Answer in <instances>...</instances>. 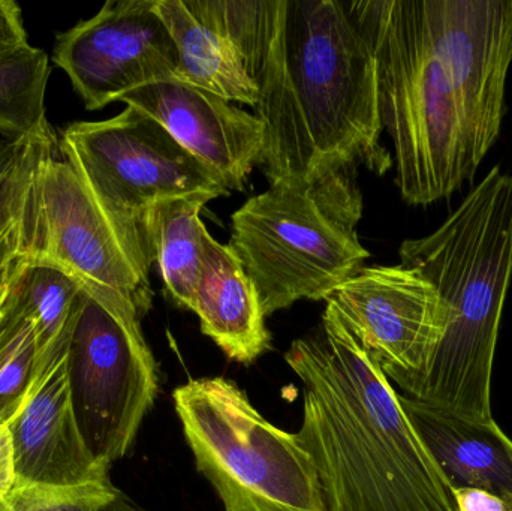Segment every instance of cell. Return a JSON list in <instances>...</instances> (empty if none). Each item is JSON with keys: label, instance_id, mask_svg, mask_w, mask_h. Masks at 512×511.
I'll return each instance as SVG.
<instances>
[{"label": "cell", "instance_id": "6da1fadb", "mask_svg": "<svg viewBox=\"0 0 512 511\" xmlns=\"http://www.w3.org/2000/svg\"><path fill=\"white\" fill-rule=\"evenodd\" d=\"M255 116L270 185H310L361 165L390 170L375 54L354 2L276 0Z\"/></svg>", "mask_w": 512, "mask_h": 511}, {"label": "cell", "instance_id": "7a4b0ae2", "mask_svg": "<svg viewBox=\"0 0 512 511\" xmlns=\"http://www.w3.org/2000/svg\"><path fill=\"white\" fill-rule=\"evenodd\" d=\"M304 387L297 432L324 511H457L399 392L333 306L285 353Z\"/></svg>", "mask_w": 512, "mask_h": 511}, {"label": "cell", "instance_id": "3957f363", "mask_svg": "<svg viewBox=\"0 0 512 511\" xmlns=\"http://www.w3.org/2000/svg\"><path fill=\"white\" fill-rule=\"evenodd\" d=\"M400 264L438 291L445 333L417 380L400 395L489 422L492 375L512 282V171L496 165L429 236L408 239Z\"/></svg>", "mask_w": 512, "mask_h": 511}, {"label": "cell", "instance_id": "277c9868", "mask_svg": "<svg viewBox=\"0 0 512 511\" xmlns=\"http://www.w3.org/2000/svg\"><path fill=\"white\" fill-rule=\"evenodd\" d=\"M372 42L382 128L406 203L429 206L474 179L468 140L424 0H355Z\"/></svg>", "mask_w": 512, "mask_h": 511}, {"label": "cell", "instance_id": "5b68a950", "mask_svg": "<svg viewBox=\"0 0 512 511\" xmlns=\"http://www.w3.org/2000/svg\"><path fill=\"white\" fill-rule=\"evenodd\" d=\"M363 197L357 171L310 185L271 183L231 218L230 248L254 282L265 317L301 299L324 300L360 272Z\"/></svg>", "mask_w": 512, "mask_h": 511}, {"label": "cell", "instance_id": "8992f818", "mask_svg": "<svg viewBox=\"0 0 512 511\" xmlns=\"http://www.w3.org/2000/svg\"><path fill=\"white\" fill-rule=\"evenodd\" d=\"M173 399L198 470L225 511H324L312 458L297 434L264 419L234 381L191 380Z\"/></svg>", "mask_w": 512, "mask_h": 511}, {"label": "cell", "instance_id": "52a82bcc", "mask_svg": "<svg viewBox=\"0 0 512 511\" xmlns=\"http://www.w3.org/2000/svg\"><path fill=\"white\" fill-rule=\"evenodd\" d=\"M57 147L123 236L152 260L147 218L156 204L230 194L224 180L161 123L129 105L111 119L72 123Z\"/></svg>", "mask_w": 512, "mask_h": 511}, {"label": "cell", "instance_id": "ba28073f", "mask_svg": "<svg viewBox=\"0 0 512 511\" xmlns=\"http://www.w3.org/2000/svg\"><path fill=\"white\" fill-rule=\"evenodd\" d=\"M141 315L81 291L66 350L69 396L90 455L110 470L128 455L159 392Z\"/></svg>", "mask_w": 512, "mask_h": 511}, {"label": "cell", "instance_id": "9c48e42d", "mask_svg": "<svg viewBox=\"0 0 512 511\" xmlns=\"http://www.w3.org/2000/svg\"><path fill=\"white\" fill-rule=\"evenodd\" d=\"M21 254L47 261L107 302L152 308L153 260L113 224L65 159L45 156L23 221Z\"/></svg>", "mask_w": 512, "mask_h": 511}, {"label": "cell", "instance_id": "30bf717a", "mask_svg": "<svg viewBox=\"0 0 512 511\" xmlns=\"http://www.w3.org/2000/svg\"><path fill=\"white\" fill-rule=\"evenodd\" d=\"M53 62L95 111L147 84L174 80L179 51L156 0H110L57 36Z\"/></svg>", "mask_w": 512, "mask_h": 511}, {"label": "cell", "instance_id": "8fae6325", "mask_svg": "<svg viewBox=\"0 0 512 511\" xmlns=\"http://www.w3.org/2000/svg\"><path fill=\"white\" fill-rule=\"evenodd\" d=\"M325 303L336 309L399 390L427 371L444 338L445 314L438 291L403 264L364 266Z\"/></svg>", "mask_w": 512, "mask_h": 511}, {"label": "cell", "instance_id": "7c38bea8", "mask_svg": "<svg viewBox=\"0 0 512 511\" xmlns=\"http://www.w3.org/2000/svg\"><path fill=\"white\" fill-rule=\"evenodd\" d=\"M459 105L472 165L501 135L512 63V0H424Z\"/></svg>", "mask_w": 512, "mask_h": 511}, {"label": "cell", "instance_id": "4fadbf2b", "mask_svg": "<svg viewBox=\"0 0 512 511\" xmlns=\"http://www.w3.org/2000/svg\"><path fill=\"white\" fill-rule=\"evenodd\" d=\"M276 0H156L179 51L174 80L255 105Z\"/></svg>", "mask_w": 512, "mask_h": 511}, {"label": "cell", "instance_id": "5bb4252c", "mask_svg": "<svg viewBox=\"0 0 512 511\" xmlns=\"http://www.w3.org/2000/svg\"><path fill=\"white\" fill-rule=\"evenodd\" d=\"M120 102L161 123L230 191H243L261 161L264 123L209 90L179 80L158 81L126 93Z\"/></svg>", "mask_w": 512, "mask_h": 511}, {"label": "cell", "instance_id": "9a60e30c", "mask_svg": "<svg viewBox=\"0 0 512 511\" xmlns=\"http://www.w3.org/2000/svg\"><path fill=\"white\" fill-rule=\"evenodd\" d=\"M15 489H78L110 483V470L90 455L69 396L66 356L36 387L8 425Z\"/></svg>", "mask_w": 512, "mask_h": 511}, {"label": "cell", "instance_id": "2e32d148", "mask_svg": "<svg viewBox=\"0 0 512 511\" xmlns=\"http://www.w3.org/2000/svg\"><path fill=\"white\" fill-rule=\"evenodd\" d=\"M399 399L450 489H481L512 506V440L495 419L478 422L400 393Z\"/></svg>", "mask_w": 512, "mask_h": 511}, {"label": "cell", "instance_id": "e0dca14e", "mask_svg": "<svg viewBox=\"0 0 512 511\" xmlns=\"http://www.w3.org/2000/svg\"><path fill=\"white\" fill-rule=\"evenodd\" d=\"M192 311L200 317L201 332L228 359L249 365L270 350L271 335L254 282L230 245L210 233Z\"/></svg>", "mask_w": 512, "mask_h": 511}, {"label": "cell", "instance_id": "ac0fdd59", "mask_svg": "<svg viewBox=\"0 0 512 511\" xmlns=\"http://www.w3.org/2000/svg\"><path fill=\"white\" fill-rule=\"evenodd\" d=\"M83 287L47 261L18 252L12 260L3 306L29 320L36 341V387L65 359ZM32 392V393H33Z\"/></svg>", "mask_w": 512, "mask_h": 511}, {"label": "cell", "instance_id": "d6986e66", "mask_svg": "<svg viewBox=\"0 0 512 511\" xmlns=\"http://www.w3.org/2000/svg\"><path fill=\"white\" fill-rule=\"evenodd\" d=\"M212 200L204 194L171 198L156 204L147 218V237L165 290L177 306L191 311L209 234L200 213Z\"/></svg>", "mask_w": 512, "mask_h": 511}, {"label": "cell", "instance_id": "ffe728a7", "mask_svg": "<svg viewBox=\"0 0 512 511\" xmlns=\"http://www.w3.org/2000/svg\"><path fill=\"white\" fill-rule=\"evenodd\" d=\"M50 59L30 45L0 62V138L54 137L45 111Z\"/></svg>", "mask_w": 512, "mask_h": 511}, {"label": "cell", "instance_id": "44dd1931", "mask_svg": "<svg viewBox=\"0 0 512 511\" xmlns=\"http://www.w3.org/2000/svg\"><path fill=\"white\" fill-rule=\"evenodd\" d=\"M5 300V299H3ZM36 341L29 320L0 308V425L18 416L35 384Z\"/></svg>", "mask_w": 512, "mask_h": 511}, {"label": "cell", "instance_id": "7402d4cb", "mask_svg": "<svg viewBox=\"0 0 512 511\" xmlns=\"http://www.w3.org/2000/svg\"><path fill=\"white\" fill-rule=\"evenodd\" d=\"M57 144L56 135L0 138V231L23 224L36 170Z\"/></svg>", "mask_w": 512, "mask_h": 511}, {"label": "cell", "instance_id": "603a6c76", "mask_svg": "<svg viewBox=\"0 0 512 511\" xmlns=\"http://www.w3.org/2000/svg\"><path fill=\"white\" fill-rule=\"evenodd\" d=\"M9 511H146L113 483L78 489H15L6 503Z\"/></svg>", "mask_w": 512, "mask_h": 511}, {"label": "cell", "instance_id": "cb8c5ba5", "mask_svg": "<svg viewBox=\"0 0 512 511\" xmlns=\"http://www.w3.org/2000/svg\"><path fill=\"white\" fill-rule=\"evenodd\" d=\"M29 47L20 6L12 0H0V62Z\"/></svg>", "mask_w": 512, "mask_h": 511}, {"label": "cell", "instance_id": "d4e9b609", "mask_svg": "<svg viewBox=\"0 0 512 511\" xmlns=\"http://www.w3.org/2000/svg\"><path fill=\"white\" fill-rule=\"evenodd\" d=\"M457 511H512L511 504L481 489H451Z\"/></svg>", "mask_w": 512, "mask_h": 511}, {"label": "cell", "instance_id": "484cf974", "mask_svg": "<svg viewBox=\"0 0 512 511\" xmlns=\"http://www.w3.org/2000/svg\"><path fill=\"white\" fill-rule=\"evenodd\" d=\"M14 449L8 425H0V504L8 503L15 491Z\"/></svg>", "mask_w": 512, "mask_h": 511}, {"label": "cell", "instance_id": "4316f807", "mask_svg": "<svg viewBox=\"0 0 512 511\" xmlns=\"http://www.w3.org/2000/svg\"><path fill=\"white\" fill-rule=\"evenodd\" d=\"M23 242V224L0 231V258L20 251Z\"/></svg>", "mask_w": 512, "mask_h": 511}, {"label": "cell", "instance_id": "83f0119b", "mask_svg": "<svg viewBox=\"0 0 512 511\" xmlns=\"http://www.w3.org/2000/svg\"><path fill=\"white\" fill-rule=\"evenodd\" d=\"M18 252L9 255V257L0 258V308H2L3 299H5L6 287H8L9 272H11L12 260H14V257L18 254Z\"/></svg>", "mask_w": 512, "mask_h": 511}, {"label": "cell", "instance_id": "f1b7e54d", "mask_svg": "<svg viewBox=\"0 0 512 511\" xmlns=\"http://www.w3.org/2000/svg\"><path fill=\"white\" fill-rule=\"evenodd\" d=\"M0 511H9L5 504H0Z\"/></svg>", "mask_w": 512, "mask_h": 511}]
</instances>
